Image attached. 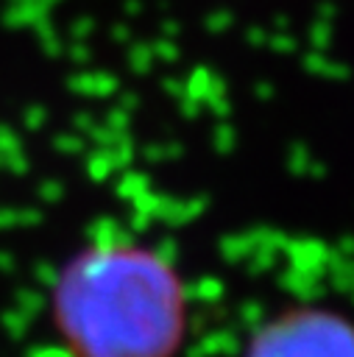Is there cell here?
<instances>
[{
	"instance_id": "7a4b0ae2",
	"label": "cell",
	"mask_w": 354,
	"mask_h": 357,
	"mask_svg": "<svg viewBox=\"0 0 354 357\" xmlns=\"http://www.w3.org/2000/svg\"><path fill=\"white\" fill-rule=\"evenodd\" d=\"M240 357H354V318L321 304L284 307L256 324Z\"/></svg>"
},
{
	"instance_id": "6da1fadb",
	"label": "cell",
	"mask_w": 354,
	"mask_h": 357,
	"mask_svg": "<svg viewBox=\"0 0 354 357\" xmlns=\"http://www.w3.org/2000/svg\"><path fill=\"white\" fill-rule=\"evenodd\" d=\"M190 287L156 245L100 231L50 284V321L70 357H178L190 335Z\"/></svg>"
}]
</instances>
